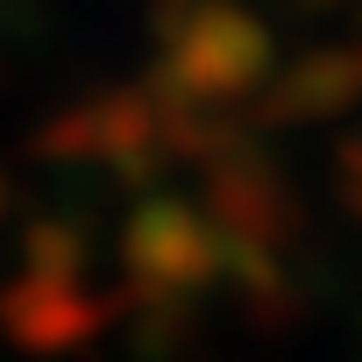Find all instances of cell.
<instances>
[{
  "mask_svg": "<svg viewBox=\"0 0 362 362\" xmlns=\"http://www.w3.org/2000/svg\"><path fill=\"white\" fill-rule=\"evenodd\" d=\"M170 149L163 135V107L149 100H86L71 114H57V128H43V156H64V163H114V170H149L156 156Z\"/></svg>",
  "mask_w": 362,
  "mask_h": 362,
  "instance_id": "277c9868",
  "label": "cell"
},
{
  "mask_svg": "<svg viewBox=\"0 0 362 362\" xmlns=\"http://www.w3.org/2000/svg\"><path fill=\"white\" fill-rule=\"evenodd\" d=\"M22 270H86V235L71 221H36L22 235Z\"/></svg>",
  "mask_w": 362,
  "mask_h": 362,
  "instance_id": "52a82bcc",
  "label": "cell"
},
{
  "mask_svg": "<svg viewBox=\"0 0 362 362\" xmlns=\"http://www.w3.org/2000/svg\"><path fill=\"white\" fill-rule=\"evenodd\" d=\"M206 214L221 221L228 249H284L291 256V235H298V192L291 177L256 156V149H214V177H206Z\"/></svg>",
  "mask_w": 362,
  "mask_h": 362,
  "instance_id": "3957f363",
  "label": "cell"
},
{
  "mask_svg": "<svg viewBox=\"0 0 362 362\" xmlns=\"http://www.w3.org/2000/svg\"><path fill=\"white\" fill-rule=\"evenodd\" d=\"M334 170H341V177H334V185H341V206H348V214L362 221V135H348V142H341Z\"/></svg>",
  "mask_w": 362,
  "mask_h": 362,
  "instance_id": "ba28073f",
  "label": "cell"
},
{
  "mask_svg": "<svg viewBox=\"0 0 362 362\" xmlns=\"http://www.w3.org/2000/svg\"><path fill=\"white\" fill-rule=\"evenodd\" d=\"M121 320V298L86 270H15L0 291V334L22 355H86Z\"/></svg>",
  "mask_w": 362,
  "mask_h": 362,
  "instance_id": "7a4b0ae2",
  "label": "cell"
},
{
  "mask_svg": "<svg viewBox=\"0 0 362 362\" xmlns=\"http://www.w3.org/2000/svg\"><path fill=\"white\" fill-rule=\"evenodd\" d=\"M8 214H15V177L0 170V221H8Z\"/></svg>",
  "mask_w": 362,
  "mask_h": 362,
  "instance_id": "9c48e42d",
  "label": "cell"
},
{
  "mask_svg": "<svg viewBox=\"0 0 362 362\" xmlns=\"http://www.w3.org/2000/svg\"><path fill=\"white\" fill-rule=\"evenodd\" d=\"M177 93H192V100H235L242 86H256L263 71V36L235 15H214L185 36V50H177Z\"/></svg>",
  "mask_w": 362,
  "mask_h": 362,
  "instance_id": "5b68a950",
  "label": "cell"
},
{
  "mask_svg": "<svg viewBox=\"0 0 362 362\" xmlns=\"http://www.w3.org/2000/svg\"><path fill=\"white\" fill-rule=\"evenodd\" d=\"M121 284L142 305H192L199 291L228 284V235L206 199L142 192L121 221Z\"/></svg>",
  "mask_w": 362,
  "mask_h": 362,
  "instance_id": "6da1fadb",
  "label": "cell"
},
{
  "mask_svg": "<svg viewBox=\"0 0 362 362\" xmlns=\"http://www.w3.org/2000/svg\"><path fill=\"white\" fill-rule=\"evenodd\" d=\"M362 100V64L355 57H313L270 93V121H334Z\"/></svg>",
  "mask_w": 362,
  "mask_h": 362,
  "instance_id": "8992f818",
  "label": "cell"
}]
</instances>
